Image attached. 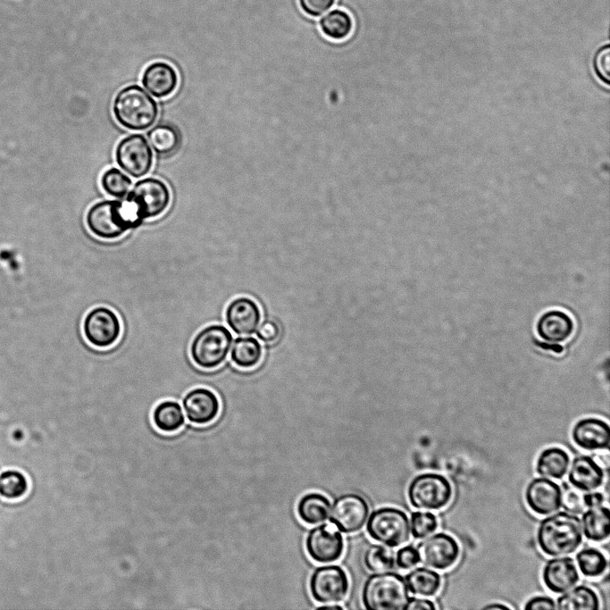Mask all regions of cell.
Returning <instances> with one entry per match:
<instances>
[{
	"instance_id": "6da1fadb",
	"label": "cell",
	"mask_w": 610,
	"mask_h": 610,
	"mask_svg": "<svg viewBox=\"0 0 610 610\" xmlns=\"http://www.w3.org/2000/svg\"><path fill=\"white\" fill-rule=\"evenodd\" d=\"M536 539L540 551L546 556L572 555L583 541L581 520L568 512L554 514L540 522Z\"/></svg>"
},
{
	"instance_id": "7a4b0ae2",
	"label": "cell",
	"mask_w": 610,
	"mask_h": 610,
	"mask_svg": "<svg viewBox=\"0 0 610 610\" xmlns=\"http://www.w3.org/2000/svg\"><path fill=\"white\" fill-rule=\"evenodd\" d=\"M142 222L126 200L97 202L86 214V224L89 231L102 239L118 238L129 230L138 228Z\"/></svg>"
},
{
	"instance_id": "3957f363",
	"label": "cell",
	"mask_w": 610,
	"mask_h": 610,
	"mask_svg": "<svg viewBox=\"0 0 610 610\" xmlns=\"http://www.w3.org/2000/svg\"><path fill=\"white\" fill-rule=\"evenodd\" d=\"M155 100L138 85H129L114 96L113 113L117 122L130 130L150 128L158 117Z\"/></svg>"
},
{
	"instance_id": "277c9868",
	"label": "cell",
	"mask_w": 610,
	"mask_h": 610,
	"mask_svg": "<svg viewBox=\"0 0 610 610\" xmlns=\"http://www.w3.org/2000/svg\"><path fill=\"white\" fill-rule=\"evenodd\" d=\"M405 580L397 572H376L367 578L362 600L369 610H402L409 600Z\"/></svg>"
},
{
	"instance_id": "5b68a950",
	"label": "cell",
	"mask_w": 610,
	"mask_h": 610,
	"mask_svg": "<svg viewBox=\"0 0 610 610\" xmlns=\"http://www.w3.org/2000/svg\"><path fill=\"white\" fill-rule=\"evenodd\" d=\"M233 337L221 324H211L202 329L190 345V356L199 368L212 370L227 358Z\"/></svg>"
},
{
	"instance_id": "8992f818",
	"label": "cell",
	"mask_w": 610,
	"mask_h": 610,
	"mask_svg": "<svg viewBox=\"0 0 610 610\" xmlns=\"http://www.w3.org/2000/svg\"><path fill=\"white\" fill-rule=\"evenodd\" d=\"M453 487L442 474L425 472L415 476L408 485L407 497L416 509L439 511L453 498Z\"/></svg>"
},
{
	"instance_id": "52a82bcc",
	"label": "cell",
	"mask_w": 610,
	"mask_h": 610,
	"mask_svg": "<svg viewBox=\"0 0 610 610\" xmlns=\"http://www.w3.org/2000/svg\"><path fill=\"white\" fill-rule=\"evenodd\" d=\"M366 531L372 539L389 547L405 544L411 534L407 514L392 506L374 510L368 519Z\"/></svg>"
},
{
	"instance_id": "ba28073f",
	"label": "cell",
	"mask_w": 610,
	"mask_h": 610,
	"mask_svg": "<svg viewBox=\"0 0 610 610\" xmlns=\"http://www.w3.org/2000/svg\"><path fill=\"white\" fill-rule=\"evenodd\" d=\"M125 200L132 205L138 216L144 221L157 218L167 210L171 203V192L163 180L146 178L138 180L130 188Z\"/></svg>"
},
{
	"instance_id": "9c48e42d",
	"label": "cell",
	"mask_w": 610,
	"mask_h": 610,
	"mask_svg": "<svg viewBox=\"0 0 610 610\" xmlns=\"http://www.w3.org/2000/svg\"><path fill=\"white\" fill-rule=\"evenodd\" d=\"M153 150L141 134H130L120 140L115 148L117 164L129 175L138 179L149 172L154 162Z\"/></svg>"
},
{
	"instance_id": "30bf717a",
	"label": "cell",
	"mask_w": 610,
	"mask_h": 610,
	"mask_svg": "<svg viewBox=\"0 0 610 610\" xmlns=\"http://www.w3.org/2000/svg\"><path fill=\"white\" fill-rule=\"evenodd\" d=\"M83 334L95 347L106 348L117 342L121 332L118 315L106 306L91 309L83 320Z\"/></svg>"
},
{
	"instance_id": "8fae6325",
	"label": "cell",
	"mask_w": 610,
	"mask_h": 610,
	"mask_svg": "<svg viewBox=\"0 0 610 610\" xmlns=\"http://www.w3.org/2000/svg\"><path fill=\"white\" fill-rule=\"evenodd\" d=\"M349 582L343 568L338 565H323L316 568L309 580L312 597L322 604H335L347 595Z\"/></svg>"
},
{
	"instance_id": "7c38bea8",
	"label": "cell",
	"mask_w": 610,
	"mask_h": 610,
	"mask_svg": "<svg viewBox=\"0 0 610 610\" xmlns=\"http://www.w3.org/2000/svg\"><path fill=\"white\" fill-rule=\"evenodd\" d=\"M416 549L420 562L438 571L451 569L458 562L461 554L458 541L445 532L428 537L417 545Z\"/></svg>"
},
{
	"instance_id": "4fadbf2b",
	"label": "cell",
	"mask_w": 610,
	"mask_h": 610,
	"mask_svg": "<svg viewBox=\"0 0 610 610\" xmlns=\"http://www.w3.org/2000/svg\"><path fill=\"white\" fill-rule=\"evenodd\" d=\"M368 514L366 500L358 494L347 493L335 499L329 519L339 531L348 534L361 530Z\"/></svg>"
},
{
	"instance_id": "5bb4252c",
	"label": "cell",
	"mask_w": 610,
	"mask_h": 610,
	"mask_svg": "<svg viewBox=\"0 0 610 610\" xmlns=\"http://www.w3.org/2000/svg\"><path fill=\"white\" fill-rule=\"evenodd\" d=\"M305 550L317 563H332L341 557L344 539L333 524H322L309 531L305 539Z\"/></svg>"
},
{
	"instance_id": "9a60e30c",
	"label": "cell",
	"mask_w": 610,
	"mask_h": 610,
	"mask_svg": "<svg viewBox=\"0 0 610 610\" xmlns=\"http://www.w3.org/2000/svg\"><path fill=\"white\" fill-rule=\"evenodd\" d=\"M524 498L531 512L546 516L560 509L562 489L556 481L545 477L534 478L525 489Z\"/></svg>"
},
{
	"instance_id": "2e32d148",
	"label": "cell",
	"mask_w": 610,
	"mask_h": 610,
	"mask_svg": "<svg viewBox=\"0 0 610 610\" xmlns=\"http://www.w3.org/2000/svg\"><path fill=\"white\" fill-rule=\"evenodd\" d=\"M571 436L572 442L585 451H604L609 448V425L597 417L579 420L573 425Z\"/></svg>"
},
{
	"instance_id": "e0dca14e",
	"label": "cell",
	"mask_w": 610,
	"mask_h": 610,
	"mask_svg": "<svg viewBox=\"0 0 610 610\" xmlns=\"http://www.w3.org/2000/svg\"><path fill=\"white\" fill-rule=\"evenodd\" d=\"M187 419L196 425L213 422L220 412V401L213 391L207 388L189 390L182 400Z\"/></svg>"
},
{
	"instance_id": "ac0fdd59",
	"label": "cell",
	"mask_w": 610,
	"mask_h": 610,
	"mask_svg": "<svg viewBox=\"0 0 610 610\" xmlns=\"http://www.w3.org/2000/svg\"><path fill=\"white\" fill-rule=\"evenodd\" d=\"M542 581L554 594H562L573 588L580 581V574L572 557L552 558L542 569Z\"/></svg>"
},
{
	"instance_id": "d6986e66",
	"label": "cell",
	"mask_w": 610,
	"mask_h": 610,
	"mask_svg": "<svg viewBox=\"0 0 610 610\" xmlns=\"http://www.w3.org/2000/svg\"><path fill=\"white\" fill-rule=\"evenodd\" d=\"M262 313L258 305L251 298L239 297L226 307L225 321L238 335H250L256 331Z\"/></svg>"
},
{
	"instance_id": "ffe728a7",
	"label": "cell",
	"mask_w": 610,
	"mask_h": 610,
	"mask_svg": "<svg viewBox=\"0 0 610 610\" xmlns=\"http://www.w3.org/2000/svg\"><path fill=\"white\" fill-rule=\"evenodd\" d=\"M568 482L583 492L598 489L605 481V472L601 465L591 456H575L568 472Z\"/></svg>"
},
{
	"instance_id": "44dd1931",
	"label": "cell",
	"mask_w": 610,
	"mask_h": 610,
	"mask_svg": "<svg viewBox=\"0 0 610 610\" xmlns=\"http://www.w3.org/2000/svg\"><path fill=\"white\" fill-rule=\"evenodd\" d=\"M141 82L152 96L164 98L176 90L179 77L172 65L163 61H156L145 68Z\"/></svg>"
},
{
	"instance_id": "7402d4cb",
	"label": "cell",
	"mask_w": 610,
	"mask_h": 610,
	"mask_svg": "<svg viewBox=\"0 0 610 610\" xmlns=\"http://www.w3.org/2000/svg\"><path fill=\"white\" fill-rule=\"evenodd\" d=\"M536 331L544 341L556 345L571 338L574 322L565 312L553 309L540 315L536 323Z\"/></svg>"
},
{
	"instance_id": "603a6c76",
	"label": "cell",
	"mask_w": 610,
	"mask_h": 610,
	"mask_svg": "<svg viewBox=\"0 0 610 610\" xmlns=\"http://www.w3.org/2000/svg\"><path fill=\"white\" fill-rule=\"evenodd\" d=\"M570 464L568 452L560 447H549L538 455L535 471L541 477L562 480L567 473Z\"/></svg>"
},
{
	"instance_id": "cb8c5ba5",
	"label": "cell",
	"mask_w": 610,
	"mask_h": 610,
	"mask_svg": "<svg viewBox=\"0 0 610 610\" xmlns=\"http://www.w3.org/2000/svg\"><path fill=\"white\" fill-rule=\"evenodd\" d=\"M330 508V502L326 496L311 492L299 499L297 513L302 522L315 525L323 523L329 519Z\"/></svg>"
},
{
	"instance_id": "d4e9b609",
	"label": "cell",
	"mask_w": 610,
	"mask_h": 610,
	"mask_svg": "<svg viewBox=\"0 0 610 610\" xmlns=\"http://www.w3.org/2000/svg\"><path fill=\"white\" fill-rule=\"evenodd\" d=\"M408 590L415 596L430 597L436 596L442 586L440 574L426 567H417L405 576Z\"/></svg>"
},
{
	"instance_id": "484cf974",
	"label": "cell",
	"mask_w": 610,
	"mask_h": 610,
	"mask_svg": "<svg viewBox=\"0 0 610 610\" xmlns=\"http://www.w3.org/2000/svg\"><path fill=\"white\" fill-rule=\"evenodd\" d=\"M609 509L598 506L591 507L582 514V533L588 540L603 542L609 537Z\"/></svg>"
},
{
	"instance_id": "4316f807",
	"label": "cell",
	"mask_w": 610,
	"mask_h": 610,
	"mask_svg": "<svg viewBox=\"0 0 610 610\" xmlns=\"http://www.w3.org/2000/svg\"><path fill=\"white\" fill-rule=\"evenodd\" d=\"M152 419L155 426L162 432L172 433L185 423V415L180 405L172 400L162 401L155 407Z\"/></svg>"
},
{
	"instance_id": "83f0119b",
	"label": "cell",
	"mask_w": 610,
	"mask_h": 610,
	"mask_svg": "<svg viewBox=\"0 0 610 610\" xmlns=\"http://www.w3.org/2000/svg\"><path fill=\"white\" fill-rule=\"evenodd\" d=\"M556 607L564 610H597L600 608V599L592 588L579 585L559 597Z\"/></svg>"
},
{
	"instance_id": "f1b7e54d",
	"label": "cell",
	"mask_w": 610,
	"mask_h": 610,
	"mask_svg": "<svg viewBox=\"0 0 610 610\" xmlns=\"http://www.w3.org/2000/svg\"><path fill=\"white\" fill-rule=\"evenodd\" d=\"M151 148L160 156H169L175 153L180 145L179 130L168 123L157 124L147 133Z\"/></svg>"
},
{
	"instance_id": "f546056e",
	"label": "cell",
	"mask_w": 610,
	"mask_h": 610,
	"mask_svg": "<svg viewBox=\"0 0 610 610\" xmlns=\"http://www.w3.org/2000/svg\"><path fill=\"white\" fill-rule=\"evenodd\" d=\"M262 357L263 347L255 338L239 337L234 340L230 359L238 367L254 368L261 362Z\"/></svg>"
},
{
	"instance_id": "4dcf8cb0",
	"label": "cell",
	"mask_w": 610,
	"mask_h": 610,
	"mask_svg": "<svg viewBox=\"0 0 610 610\" xmlns=\"http://www.w3.org/2000/svg\"><path fill=\"white\" fill-rule=\"evenodd\" d=\"M322 32L333 40L347 38L353 29V20L345 11L334 9L324 15L320 21Z\"/></svg>"
},
{
	"instance_id": "1f68e13d",
	"label": "cell",
	"mask_w": 610,
	"mask_h": 610,
	"mask_svg": "<svg viewBox=\"0 0 610 610\" xmlns=\"http://www.w3.org/2000/svg\"><path fill=\"white\" fill-rule=\"evenodd\" d=\"M576 565L584 577L598 578L607 570L608 562L605 554L597 547L581 548L575 556Z\"/></svg>"
},
{
	"instance_id": "d6a6232c",
	"label": "cell",
	"mask_w": 610,
	"mask_h": 610,
	"mask_svg": "<svg viewBox=\"0 0 610 610\" xmlns=\"http://www.w3.org/2000/svg\"><path fill=\"white\" fill-rule=\"evenodd\" d=\"M29 490L27 477L18 470H6L0 474V496L6 500L22 498Z\"/></svg>"
},
{
	"instance_id": "836d02e7",
	"label": "cell",
	"mask_w": 610,
	"mask_h": 610,
	"mask_svg": "<svg viewBox=\"0 0 610 610\" xmlns=\"http://www.w3.org/2000/svg\"><path fill=\"white\" fill-rule=\"evenodd\" d=\"M100 182L104 191L116 198L126 197L132 186L131 180L124 172L114 167L103 173Z\"/></svg>"
},
{
	"instance_id": "e575fe53",
	"label": "cell",
	"mask_w": 610,
	"mask_h": 610,
	"mask_svg": "<svg viewBox=\"0 0 610 610\" xmlns=\"http://www.w3.org/2000/svg\"><path fill=\"white\" fill-rule=\"evenodd\" d=\"M366 568L372 572H383L393 569L395 556L388 547L380 545H371L363 555Z\"/></svg>"
},
{
	"instance_id": "d590c367",
	"label": "cell",
	"mask_w": 610,
	"mask_h": 610,
	"mask_svg": "<svg viewBox=\"0 0 610 610\" xmlns=\"http://www.w3.org/2000/svg\"><path fill=\"white\" fill-rule=\"evenodd\" d=\"M439 528L438 517L430 512H414L410 518V530L416 539H424Z\"/></svg>"
},
{
	"instance_id": "8d00e7d4",
	"label": "cell",
	"mask_w": 610,
	"mask_h": 610,
	"mask_svg": "<svg viewBox=\"0 0 610 610\" xmlns=\"http://www.w3.org/2000/svg\"><path fill=\"white\" fill-rule=\"evenodd\" d=\"M561 489V506L568 513L575 514H582L586 506L583 501V495L581 491L566 482L563 483Z\"/></svg>"
},
{
	"instance_id": "74e56055",
	"label": "cell",
	"mask_w": 610,
	"mask_h": 610,
	"mask_svg": "<svg viewBox=\"0 0 610 610\" xmlns=\"http://www.w3.org/2000/svg\"><path fill=\"white\" fill-rule=\"evenodd\" d=\"M593 70L599 81L606 86L610 84V50L606 45L599 48L594 55Z\"/></svg>"
},
{
	"instance_id": "f35d334b",
	"label": "cell",
	"mask_w": 610,
	"mask_h": 610,
	"mask_svg": "<svg viewBox=\"0 0 610 610\" xmlns=\"http://www.w3.org/2000/svg\"><path fill=\"white\" fill-rule=\"evenodd\" d=\"M420 563L417 549L414 546L400 548L395 557V564L403 570H410Z\"/></svg>"
},
{
	"instance_id": "ab89813d",
	"label": "cell",
	"mask_w": 610,
	"mask_h": 610,
	"mask_svg": "<svg viewBox=\"0 0 610 610\" xmlns=\"http://www.w3.org/2000/svg\"><path fill=\"white\" fill-rule=\"evenodd\" d=\"M305 13L318 17L326 13L335 3V0H298Z\"/></svg>"
},
{
	"instance_id": "60d3db41",
	"label": "cell",
	"mask_w": 610,
	"mask_h": 610,
	"mask_svg": "<svg viewBox=\"0 0 610 610\" xmlns=\"http://www.w3.org/2000/svg\"><path fill=\"white\" fill-rule=\"evenodd\" d=\"M280 335V329L277 322L265 320L256 330L257 338L264 343L276 341Z\"/></svg>"
},
{
	"instance_id": "b9f144b4",
	"label": "cell",
	"mask_w": 610,
	"mask_h": 610,
	"mask_svg": "<svg viewBox=\"0 0 610 610\" xmlns=\"http://www.w3.org/2000/svg\"><path fill=\"white\" fill-rule=\"evenodd\" d=\"M556 602L548 596H535L526 601L523 606L525 610L555 609Z\"/></svg>"
},
{
	"instance_id": "7bdbcfd3",
	"label": "cell",
	"mask_w": 610,
	"mask_h": 610,
	"mask_svg": "<svg viewBox=\"0 0 610 610\" xmlns=\"http://www.w3.org/2000/svg\"><path fill=\"white\" fill-rule=\"evenodd\" d=\"M437 608L433 601L421 597L409 598L405 610H435Z\"/></svg>"
},
{
	"instance_id": "ee69618b",
	"label": "cell",
	"mask_w": 610,
	"mask_h": 610,
	"mask_svg": "<svg viewBox=\"0 0 610 610\" xmlns=\"http://www.w3.org/2000/svg\"><path fill=\"white\" fill-rule=\"evenodd\" d=\"M583 501L586 507L591 508L601 506L605 501V497L601 492L589 491L583 495Z\"/></svg>"
},
{
	"instance_id": "f6af8a7d",
	"label": "cell",
	"mask_w": 610,
	"mask_h": 610,
	"mask_svg": "<svg viewBox=\"0 0 610 610\" xmlns=\"http://www.w3.org/2000/svg\"><path fill=\"white\" fill-rule=\"evenodd\" d=\"M511 607L507 605L502 604V603H491L489 605H487L483 607V609L487 610H503V609H510Z\"/></svg>"
},
{
	"instance_id": "bcb514c9",
	"label": "cell",
	"mask_w": 610,
	"mask_h": 610,
	"mask_svg": "<svg viewBox=\"0 0 610 610\" xmlns=\"http://www.w3.org/2000/svg\"><path fill=\"white\" fill-rule=\"evenodd\" d=\"M343 607L341 606H338L337 604H333V605L327 604V606H321L317 607V609H322V610H325V609H330V610H332V609L338 610H338H340Z\"/></svg>"
}]
</instances>
